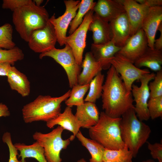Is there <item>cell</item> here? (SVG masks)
I'll use <instances>...</instances> for the list:
<instances>
[{
  "instance_id": "6da1fadb",
  "label": "cell",
  "mask_w": 162,
  "mask_h": 162,
  "mask_svg": "<svg viewBox=\"0 0 162 162\" xmlns=\"http://www.w3.org/2000/svg\"><path fill=\"white\" fill-rule=\"evenodd\" d=\"M101 96L102 108L111 117H121L129 109H134L131 93H128L121 76L112 65L107 72Z\"/></svg>"
},
{
  "instance_id": "7a4b0ae2",
  "label": "cell",
  "mask_w": 162,
  "mask_h": 162,
  "mask_svg": "<svg viewBox=\"0 0 162 162\" xmlns=\"http://www.w3.org/2000/svg\"><path fill=\"white\" fill-rule=\"evenodd\" d=\"M49 19L45 8L37 6L32 0L14 10L12 14L15 29L20 37L27 42L32 32L46 26Z\"/></svg>"
},
{
  "instance_id": "3957f363",
  "label": "cell",
  "mask_w": 162,
  "mask_h": 162,
  "mask_svg": "<svg viewBox=\"0 0 162 162\" xmlns=\"http://www.w3.org/2000/svg\"><path fill=\"white\" fill-rule=\"evenodd\" d=\"M70 90L59 97L39 95L33 101L24 105L22 110L25 123L43 121L46 122L56 117L61 112L62 102L69 97Z\"/></svg>"
},
{
  "instance_id": "277c9868",
  "label": "cell",
  "mask_w": 162,
  "mask_h": 162,
  "mask_svg": "<svg viewBox=\"0 0 162 162\" xmlns=\"http://www.w3.org/2000/svg\"><path fill=\"white\" fill-rule=\"evenodd\" d=\"M120 128L122 139L134 158L146 142L151 133L150 127L137 117L133 108L128 110L121 117Z\"/></svg>"
},
{
  "instance_id": "5b68a950",
  "label": "cell",
  "mask_w": 162,
  "mask_h": 162,
  "mask_svg": "<svg viewBox=\"0 0 162 162\" xmlns=\"http://www.w3.org/2000/svg\"><path fill=\"white\" fill-rule=\"evenodd\" d=\"M121 118H112L104 112H101L98 123L89 129L90 137L105 149L124 148L125 145L121 137L120 126Z\"/></svg>"
},
{
  "instance_id": "8992f818",
  "label": "cell",
  "mask_w": 162,
  "mask_h": 162,
  "mask_svg": "<svg viewBox=\"0 0 162 162\" xmlns=\"http://www.w3.org/2000/svg\"><path fill=\"white\" fill-rule=\"evenodd\" d=\"M64 129L58 125L51 132L46 134L36 132L33 135V139L43 148L47 162H62L60 152L70 144L69 138L64 140L62 134Z\"/></svg>"
},
{
  "instance_id": "52a82bcc",
  "label": "cell",
  "mask_w": 162,
  "mask_h": 162,
  "mask_svg": "<svg viewBox=\"0 0 162 162\" xmlns=\"http://www.w3.org/2000/svg\"><path fill=\"white\" fill-rule=\"evenodd\" d=\"M46 56L52 58L63 68L70 88L78 84V77L80 73L81 66L76 62L72 49L68 44H66L63 48L55 47L39 56L40 59Z\"/></svg>"
},
{
  "instance_id": "ba28073f",
  "label": "cell",
  "mask_w": 162,
  "mask_h": 162,
  "mask_svg": "<svg viewBox=\"0 0 162 162\" xmlns=\"http://www.w3.org/2000/svg\"><path fill=\"white\" fill-rule=\"evenodd\" d=\"M109 62L120 74L128 94L131 93L132 86L134 81L140 80L145 75L150 73L148 69L137 68L134 64L117 53Z\"/></svg>"
},
{
  "instance_id": "9c48e42d",
  "label": "cell",
  "mask_w": 162,
  "mask_h": 162,
  "mask_svg": "<svg viewBox=\"0 0 162 162\" xmlns=\"http://www.w3.org/2000/svg\"><path fill=\"white\" fill-rule=\"evenodd\" d=\"M155 75L154 73L147 74L140 80V86L133 84L132 86L131 93L135 102L134 110L138 119L142 121L150 118L147 106L150 98L148 84L154 79Z\"/></svg>"
},
{
  "instance_id": "30bf717a",
  "label": "cell",
  "mask_w": 162,
  "mask_h": 162,
  "mask_svg": "<svg viewBox=\"0 0 162 162\" xmlns=\"http://www.w3.org/2000/svg\"><path fill=\"white\" fill-rule=\"evenodd\" d=\"M94 13L92 10L89 11L85 15L81 24L72 33L67 36L65 40V44H68L71 48L76 62L81 66L83 61V52L86 46L87 33Z\"/></svg>"
},
{
  "instance_id": "8fae6325",
  "label": "cell",
  "mask_w": 162,
  "mask_h": 162,
  "mask_svg": "<svg viewBox=\"0 0 162 162\" xmlns=\"http://www.w3.org/2000/svg\"><path fill=\"white\" fill-rule=\"evenodd\" d=\"M56 42L57 38L54 27L49 21L45 27L32 32L28 43L31 50L40 54L55 47Z\"/></svg>"
},
{
  "instance_id": "7c38bea8",
  "label": "cell",
  "mask_w": 162,
  "mask_h": 162,
  "mask_svg": "<svg viewBox=\"0 0 162 162\" xmlns=\"http://www.w3.org/2000/svg\"><path fill=\"white\" fill-rule=\"evenodd\" d=\"M80 1L64 0L66 10L64 14L57 18L54 14L50 18L49 21L53 25L55 30L57 42L60 46L66 44V33L68 27L76 14Z\"/></svg>"
},
{
  "instance_id": "4fadbf2b",
  "label": "cell",
  "mask_w": 162,
  "mask_h": 162,
  "mask_svg": "<svg viewBox=\"0 0 162 162\" xmlns=\"http://www.w3.org/2000/svg\"><path fill=\"white\" fill-rule=\"evenodd\" d=\"M148 47L147 37L141 28L130 37L117 53L134 64Z\"/></svg>"
},
{
  "instance_id": "5bb4252c",
  "label": "cell",
  "mask_w": 162,
  "mask_h": 162,
  "mask_svg": "<svg viewBox=\"0 0 162 162\" xmlns=\"http://www.w3.org/2000/svg\"><path fill=\"white\" fill-rule=\"evenodd\" d=\"M162 23V6L149 8L144 18L141 28L147 38L148 46L154 49V44L157 31Z\"/></svg>"
},
{
  "instance_id": "9a60e30c",
  "label": "cell",
  "mask_w": 162,
  "mask_h": 162,
  "mask_svg": "<svg viewBox=\"0 0 162 162\" xmlns=\"http://www.w3.org/2000/svg\"><path fill=\"white\" fill-rule=\"evenodd\" d=\"M121 2L130 25L132 36L141 28L143 20L150 7L136 0H121Z\"/></svg>"
},
{
  "instance_id": "2e32d148",
  "label": "cell",
  "mask_w": 162,
  "mask_h": 162,
  "mask_svg": "<svg viewBox=\"0 0 162 162\" xmlns=\"http://www.w3.org/2000/svg\"><path fill=\"white\" fill-rule=\"evenodd\" d=\"M112 33V40L115 45L122 47L132 36L130 25L125 12L109 22Z\"/></svg>"
},
{
  "instance_id": "e0dca14e",
  "label": "cell",
  "mask_w": 162,
  "mask_h": 162,
  "mask_svg": "<svg viewBox=\"0 0 162 162\" xmlns=\"http://www.w3.org/2000/svg\"><path fill=\"white\" fill-rule=\"evenodd\" d=\"M57 125L72 133L73 134L69 138L70 141L74 140L80 129L82 126L81 123L73 114L71 107L68 106L62 113L46 122V126L50 128H52Z\"/></svg>"
},
{
  "instance_id": "ac0fdd59",
  "label": "cell",
  "mask_w": 162,
  "mask_h": 162,
  "mask_svg": "<svg viewBox=\"0 0 162 162\" xmlns=\"http://www.w3.org/2000/svg\"><path fill=\"white\" fill-rule=\"evenodd\" d=\"M92 10L102 19L109 22L125 12L121 0H98Z\"/></svg>"
},
{
  "instance_id": "d6986e66",
  "label": "cell",
  "mask_w": 162,
  "mask_h": 162,
  "mask_svg": "<svg viewBox=\"0 0 162 162\" xmlns=\"http://www.w3.org/2000/svg\"><path fill=\"white\" fill-rule=\"evenodd\" d=\"M88 30L92 32L94 44H105L112 40V33L109 22L102 19L95 13L94 14Z\"/></svg>"
},
{
  "instance_id": "ffe728a7",
  "label": "cell",
  "mask_w": 162,
  "mask_h": 162,
  "mask_svg": "<svg viewBox=\"0 0 162 162\" xmlns=\"http://www.w3.org/2000/svg\"><path fill=\"white\" fill-rule=\"evenodd\" d=\"M121 48L116 46L111 40L110 41L103 44H91V52L94 59L103 64V69H109L111 65L109 63V60L113 57L120 50Z\"/></svg>"
},
{
  "instance_id": "44dd1931",
  "label": "cell",
  "mask_w": 162,
  "mask_h": 162,
  "mask_svg": "<svg viewBox=\"0 0 162 162\" xmlns=\"http://www.w3.org/2000/svg\"><path fill=\"white\" fill-rule=\"evenodd\" d=\"M81 66L82 70L78 77V84L80 85L89 84L103 68V64L96 61L90 52L85 54Z\"/></svg>"
},
{
  "instance_id": "7402d4cb",
  "label": "cell",
  "mask_w": 162,
  "mask_h": 162,
  "mask_svg": "<svg viewBox=\"0 0 162 162\" xmlns=\"http://www.w3.org/2000/svg\"><path fill=\"white\" fill-rule=\"evenodd\" d=\"M76 107L75 116L81 123L82 128L89 129L98 123L100 113L95 103L86 102Z\"/></svg>"
},
{
  "instance_id": "603a6c76",
  "label": "cell",
  "mask_w": 162,
  "mask_h": 162,
  "mask_svg": "<svg viewBox=\"0 0 162 162\" xmlns=\"http://www.w3.org/2000/svg\"><path fill=\"white\" fill-rule=\"evenodd\" d=\"M7 77L8 82L12 90L16 91L22 97L29 95L30 83L25 74L11 65Z\"/></svg>"
},
{
  "instance_id": "cb8c5ba5",
  "label": "cell",
  "mask_w": 162,
  "mask_h": 162,
  "mask_svg": "<svg viewBox=\"0 0 162 162\" xmlns=\"http://www.w3.org/2000/svg\"><path fill=\"white\" fill-rule=\"evenodd\" d=\"M137 68L145 67L156 72L162 70V51L149 47L134 63Z\"/></svg>"
},
{
  "instance_id": "d4e9b609",
  "label": "cell",
  "mask_w": 162,
  "mask_h": 162,
  "mask_svg": "<svg viewBox=\"0 0 162 162\" xmlns=\"http://www.w3.org/2000/svg\"><path fill=\"white\" fill-rule=\"evenodd\" d=\"M14 145L20 152L18 158H21L22 162H26L25 159L29 158H34L38 162H47L43 148L37 141L29 145L20 143H15Z\"/></svg>"
},
{
  "instance_id": "484cf974",
  "label": "cell",
  "mask_w": 162,
  "mask_h": 162,
  "mask_svg": "<svg viewBox=\"0 0 162 162\" xmlns=\"http://www.w3.org/2000/svg\"><path fill=\"white\" fill-rule=\"evenodd\" d=\"M76 137L90 154L91 158L89 162H103L105 148L102 145L92 139L86 137L80 130Z\"/></svg>"
},
{
  "instance_id": "4316f807",
  "label": "cell",
  "mask_w": 162,
  "mask_h": 162,
  "mask_svg": "<svg viewBox=\"0 0 162 162\" xmlns=\"http://www.w3.org/2000/svg\"><path fill=\"white\" fill-rule=\"evenodd\" d=\"M133 157L132 152L125 145L124 148L116 150L105 148L103 160L111 162H132Z\"/></svg>"
},
{
  "instance_id": "83f0119b",
  "label": "cell",
  "mask_w": 162,
  "mask_h": 162,
  "mask_svg": "<svg viewBox=\"0 0 162 162\" xmlns=\"http://www.w3.org/2000/svg\"><path fill=\"white\" fill-rule=\"evenodd\" d=\"M104 78V75L100 72L93 78L89 84V92L84 101L95 103L101 96Z\"/></svg>"
},
{
  "instance_id": "f1b7e54d",
  "label": "cell",
  "mask_w": 162,
  "mask_h": 162,
  "mask_svg": "<svg viewBox=\"0 0 162 162\" xmlns=\"http://www.w3.org/2000/svg\"><path fill=\"white\" fill-rule=\"evenodd\" d=\"M96 2L93 0H82L79 5L78 10L70 24L68 32L69 35L72 33L83 21L86 13L92 10Z\"/></svg>"
},
{
  "instance_id": "f546056e",
  "label": "cell",
  "mask_w": 162,
  "mask_h": 162,
  "mask_svg": "<svg viewBox=\"0 0 162 162\" xmlns=\"http://www.w3.org/2000/svg\"><path fill=\"white\" fill-rule=\"evenodd\" d=\"M69 98L65 101L68 106L72 107L73 106H78L83 104L84 96L89 89V84L80 85L77 84L72 88Z\"/></svg>"
},
{
  "instance_id": "4dcf8cb0",
  "label": "cell",
  "mask_w": 162,
  "mask_h": 162,
  "mask_svg": "<svg viewBox=\"0 0 162 162\" xmlns=\"http://www.w3.org/2000/svg\"><path fill=\"white\" fill-rule=\"evenodd\" d=\"M24 57L22 50L17 46L10 50L0 48V62L8 63L13 66L15 62L22 60Z\"/></svg>"
},
{
  "instance_id": "1f68e13d",
  "label": "cell",
  "mask_w": 162,
  "mask_h": 162,
  "mask_svg": "<svg viewBox=\"0 0 162 162\" xmlns=\"http://www.w3.org/2000/svg\"><path fill=\"white\" fill-rule=\"evenodd\" d=\"M13 27L9 23L0 26V48L10 50L16 46L13 40Z\"/></svg>"
},
{
  "instance_id": "d6a6232c",
  "label": "cell",
  "mask_w": 162,
  "mask_h": 162,
  "mask_svg": "<svg viewBox=\"0 0 162 162\" xmlns=\"http://www.w3.org/2000/svg\"><path fill=\"white\" fill-rule=\"evenodd\" d=\"M148 108L150 118L154 120L162 117V96L149 98Z\"/></svg>"
},
{
  "instance_id": "836d02e7",
  "label": "cell",
  "mask_w": 162,
  "mask_h": 162,
  "mask_svg": "<svg viewBox=\"0 0 162 162\" xmlns=\"http://www.w3.org/2000/svg\"><path fill=\"white\" fill-rule=\"evenodd\" d=\"M153 80L148 84L149 98L162 96V69L157 72Z\"/></svg>"
},
{
  "instance_id": "e575fe53",
  "label": "cell",
  "mask_w": 162,
  "mask_h": 162,
  "mask_svg": "<svg viewBox=\"0 0 162 162\" xmlns=\"http://www.w3.org/2000/svg\"><path fill=\"white\" fill-rule=\"evenodd\" d=\"M2 140L3 142L6 144L9 148V158L8 162H22L21 160H18L17 158V155H19L18 150L12 143L10 133L8 132L4 133Z\"/></svg>"
},
{
  "instance_id": "d590c367",
  "label": "cell",
  "mask_w": 162,
  "mask_h": 162,
  "mask_svg": "<svg viewBox=\"0 0 162 162\" xmlns=\"http://www.w3.org/2000/svg\"><path fill=\"white\" fill-rule=\"evenodd\" d=\"M32 0H3L2 8L14 11L15 10L30 2Z\"/></svg>"
},
{
  "instance_id": "8d00e7d4",
  "label": "cell",
  "mask_w": 162,
  "mask_h": 162,
  "mask_svg": "<svg viewBox=\"0 0 162 162\" xmlns=\"http://www.w3.org/2000/svg\"><path fill=\"white\" fill-rule=\"evenodd\" d=\"M148 148L150 151L152 158L157 159L158 162H162V143L155 142L152 144L148 142Z\"/></svg>"
},
{
  "instance_id": "74e56055",
  "label": "cell",
  "mask_w": 162,
  "mask_h": 162,
  "mask_svg": "<svg viewBox=\"0 0 162 162\" xmlns=\"http://www.w3.org/2000/svg\"><path fill=\"white\" fill-rule=\"evenodd\" d=\"M138 3L141 4H145L149 7L162 6V0H136Z\"/></svg>"
},
{
  "instance_id": "f35d334b",
  "label": "cell",
  "mask_w": 162,
  "mask_h": 162,
  "mask_svg": "<svg viewBox=\"0 0 162 162\" xmlns=\"http://www.w3.org/2000/svg\"><path fill=\"white\" fill-rule=\"evenodd\" d=\"M158 30L160 32V35L159 38L155 40L154 48L158 50H162V23L159 25Z\"/></svg>"
},
{
  "instance_id": "ab89813d",
  "label": "cell",
  "mask_w": 162,
  "mask_h": 162,
  "mask_svg": "<svg viewBox=\"0 0 162 162\" xmlns=\"http://www.w3.org/2000/svg\"><path fill=\"white\" fill-rule=\"evenodd\" d=\"M11 66L9 63L0 62V76H7Z\"/></svg>"
},
{
  "instance_id": "60d3db41",
  "label": "cell",
  "mask_w": 162,
  "mask_h": 162,
  "mask_svg": "<svg viewBox=\"0 0 162 162\" xmlns=\"http://www.w3.org/2000/svg\"><path fill=\"white\" fill-rule=\"evenodd\" d=\"M10 115V112L8 106L5 104L0 103V117H6Z\"/></svg>"
},
{
  "instance_id": "b9f144b4",
  "label": "cell",
  "mask_w": 162,
  "mask_h": 162,
  "mask_svg": "<svg viewBox=\"0 0 162 162\" xmlns=\"http://www.w3.org/2000/svg\"><path fill=\"white\" fill-rule=\"evenodd\" d=\"M43 1L42 0H34L33 1L36 5L38 6H40L41 4L42 3Z\"/></svg>"
},
{
  "instance_id": "7bdbcfd3",
  "label": "cell",
  "mask_w": 162,
  "mask_h": 162,
  "mask_svg": "<svg viewBox=\"0 0 162 162\" xmlns=\"http://www.w3.org/2000/svg\"><path fill=\"white\" fill-rule=\"evenodd\" d=\"M142 162H155L153 160L149 159L146 160H143Z\"/></svg>"
},
{
  "instance_id": "ee69618b",
  "label": "cell",
  "mask_w": 162,
  "mask_h": 162,
  "mask_svg": "<svg viewBox=\"0 0 162 162\" xmlns=\"http://www.w3.org/2000/svg\"><path fill=\"white\" fill-rule=\"evenodd\" d=\"M77 162H87L85 159L83 158H82L78 160Z\"/></svg>"
},
{
  "instance_id": "f6af8a7d",
  "label": "cell",
  "mask_w": 162,
  "mask_h": 162,
  "mask_svg": "<svg viewBox=\"0 0 162 162\" xmlns=\"http://www.w3.org/2000/svg\"><path fill=\"white\" fill-rule=\"evenodd\" d=\"M103 162H111L108 161H103Z\"/></svg>"
}]
</instances>
